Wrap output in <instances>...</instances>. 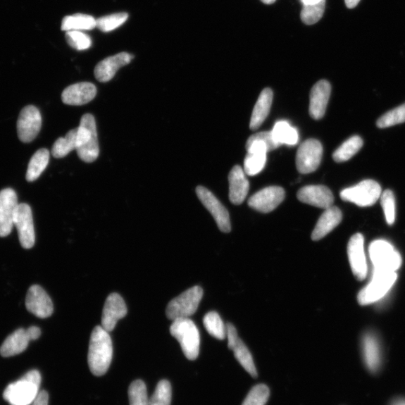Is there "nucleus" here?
Masks as SVG:
<instances>
[{"mask_svg": "<svg viewBox=\"0 0 405 405\" xmlns=\"http://www.w3.org/2000/svg\"><path fill=\"white\" fill-rule=\"evenodd\" d=\"M96 27V20L89 15L75 14L66 16L63 19V31L91 30Z\"/></svg>", "mask_w": 405, "mask_h": 405, "instance_id": "obj_30", "label": "nucleus"}, {"mask_svg": "<svg viewBox=\"0 0 405 405\" xmlns=\"http://www.w3.org/2000/svg\"><path fill=\"white\" fill-rule=\"evenodd\" d=\"M342 213L337 206H330L323 212L311 234V239L318 241L329 235L342 222Z\"/></svg>", "mask_w": 405, "mask_h": 405, "instance_id": "obj_24", "label": "nucleus"}, {"mask_svg": "<svg viewBox=\"0 0 405 405\" xmlns=\"http://www.w3.org/2000/svg\"><path fill=\"white\" fill-rule=\"evenodd\" d=\"M304 6L315 5L320 3L323 0H300Z\"/></svg>", "mask_w": 405, "mask_h": 405, "instance_id": "obj_47", "label": "nucleus"}, {"mask_svg": "<svg viewBox=\"0 0 405 405\" xmlns=\"http://www.w3.org/2000/svg\"><path fill=\"white\" fill-rule=\"evenodd\" d=\"M273 99V92L271 89L266 88L260 94L258 99L253 109L250 129L253 131L260 128L266 118L268 117Z\"/></svg>", "mask_w": 405, "mask_h": 405, "instance_id": "obj_25", "label": "nucleus"}, {"mask_svg": "<svg viewBox=\"0 0 405 405\" xmlns=\"http://www.w3.org/2000/svg\"><path fill=\"white\" fill-rule=\"evenodd\" d=\"M50 159V152L47 149H40L35 154L28 165L26 179L28 182L37 180L47 168Z\"/></svg>", "mask_w": 405, "mask_h": 405, "instance_id": "obj_29", "label": "nucleus"}, {"mask_svg": "<svg viewBox=\"0 0 405 405\" xmlns=\"http://www.w3.org/2000/svg\"><path fill=\"white\" fill-rule=\"evenodd\" d=\"M18 205L17 194L13 189L0 192V237H7L13 230Z\"/></svg>", "mask_w": 405, "mask_h": 405, "instance_id": "obj_13", "label": "nucleus"}, {"mask_svg": "<svg viewBox=\"0 0 405 405\" xmlns=\"http://www.w3.org/2000/svg\"><path fill=\"white\" fill-rule=\"evenodd\" d=\"M27 332L30 341L38 339L41 335V330L37 327H30L27 330Z\"/></svg>", "mask_w": 405, "mask_h": 405, "instance_id": "obj_45", "label": "nucleus"}, {"mask_svg": "<svg viewBox=\"0 0 405 405\" xmlns=\"http://www.w3.org/2000/svg\"><path fill=\"white\" fill-rule=\"evenodd\" d=\"M380 203L383 208L386 221L389 225L394 224L396 220V199L391 190H385L380 196Z\"/></svg>", "mask_w": 405, "mask_h": 405, "instance_id": "obj_41", "label": "nucleus"}, {"mask_svg": "<svg viewBox=\"0 0 405 405\" xmlns=\"http://www.w3.org/2000/svg\"><path fill=\"white\" fill-rule=\"evenodd\" d=\"M272 132H262L254 134L247 140L246 148L248 153H268L280 147Z\"/></svg>", "mask_w": 405, "mask_h": 405, "instance_id": "obj_27", "label": "nucleus"}, {"mask_svg": "<svg viewBox=\"0 0 405 405\" xmlns=\"http://www.w3.org/2000/svg\"><path fill=\"white\" fill-rule=\"evenodd\" d=\"M76 151L79 158L88 163L94 162L99 156L96 123L94 116L90 113L81 118L77 127Z\"/></svg>", "mask_w": 405, "mask_h": 405, "instance_id": "obj_3", "label": "nucleus"}, {"mask_svg": "<svg viewBox=\"0 0 405 405\" xmlns=\"http://www.w3.org/2000/svg\"><path fill=\"white\" fill-rule=\"evenodd\" d=\"M297 196L301 202L322 208L324 210L332 206L334 202L332 192L324 186L305 187L298 191Z\"/></svg>", "mask_w": 405, "mask_h": 405, "instance_id": "obj_22", "label": "nucleus"}, {"mask_svg": "<svg viewBox=\"0 0 405 405\" xmlns=\"http://www.w3.org/2000/svg\"><path fill=\"white\" fill-rule=\"evenodd\" d=\"M270 389L264 385L254 387L242 405H265L270 397Z\"/></svg>", "mask_w": 405, "mask_h": 405, "instance_id": "obj_42", "label": "nucleus"}, {"mask_svg": "<svg viewBox=\"0 0 405 405\" xmlns=\"http://www.w3.org/2000/svg\"><path fill=\"white\" fill-rule=\"evenodd\" d=\"M361 0H345V4L347 7L349 8H355L359 3H360Z\"/></svg>", "mask_w": 405, "mask_h": 405, "instance_id": "obj_46", "label": "nucleus"}, {"mask_svg": "<svg viewBox=\"0 0 405 405\" xmlns=\"http://www.w3.org/2000/svg\"><path fill=\"white\" fill-rule=\"evenodd\" d=\"M134 56L122 52L106 58L99 62L95 68L96 78L101 83L108 82L118 73L119 69L131 63Z\"/></svg>", "mask_w": 405, "mask_h": 405, "instance_id": "obj_20", "label": "nucleus"}, {"mask_svg": "<svg viewBox=\"0 0 405 405\" xmlns=\"http://www.w3.org/2000/svg\"><path fill=\"white\" fill-rule=\"evenodd\" d=\"M348 256L351 270L359 281L367 276V263L364 251V238L361 234L354 235L349 240Z\"/></svg>", "mask_w": 405, "mask_h": 405, "instance_id": "obj_17", "label": "nucleus"}, {"mask_svg": "<svg viewBox=\"0 0 405 405\" xmlns=\"http://www.w3.org/2000/svg\"><path fill=\"white\" fill-rule=\"evenodd\" d=\"M170 332L180 344L185 356L190 361L198 358L200 352V332L195 323L189 318L173 320Z\"/></svg>", "mask_w": 405, "mask_h": 405, "instance_id": "obj_4", "label": "nucleus"}, {"mask_svg": "<svg viewBox=\"0 0 405 405\" xmlns=\"http://www.w3.org/2000/svg\"><path fill=\"white\" fill-rule=\"evenodd\" d=\"M267 153H248L244 161L246 175L256 176L263 170L267 162Z\"/></svg>", "mask_w": 405, "mask_h": 405, "instance_id": "obj_35", "label": "nucleus"}, {"mask_svg": "<svg viewBox=\"0 0 405 405\" xmlns=\"http://www.w3.org/2000/svg\"><path fill=\"white\" fill-rule=\"evenodd\" d=\"M382 189L380 184L373 180H366L352 187L345 189L340 193L344 201L367 207L374 205L380 198Z\"/></svg>", "mask_w": 405, "mask_h": 405, "instance_id": "obj_8", "label": "nucleus"}, {"mask_svg": "<svg viewBox=\"0 0 405 405\" xmlns=\"http://www.w3.org/2000/svg\"><path fill=\"white\" fill-rule=\"evenodd\" d=\"M49 393L44 390L40 391L36 399L32 404V405H49Z\"/></svg>", "mask_w": 405, "mask_h": 405, "instance_id": "obj_44", "label": "nucleus"}, {"mask_svg": "<svg viewBox=\"0 0 405 405\" xmlns=\"http://www.w3.org/2000/svg\"><path fill=\"white\" fill-rule=\"evenodd\" d=\"M26 308L39 318H47L52 316L54 305L52 300L44 289L37 285L30 287L26 297Z\"/></svg>", "mask_w": 405, "mask_h": 405, "instance_id": "obj_16", "label": "nucleus"}, {"mask_svg": "<svg viewBox=\"0 0 405 405\" xmlns=\"http://www.w3.org/2000/svg\"><path fill=\"white\" fill-rule=\"evenodd\" d=\"M272 133L275 141L280 146L283 144L294 146L299 142L297 130L286 121L277 122L275 124Z\"/></svg>", "mask_w": 405, "mask_h": 405, "instance_id": "obj_31", "label": "nucleus"}, {"mask_svg": "<svg viewBox=\"0 0 405 405\" xmlns=\"http://www.w3.org/2000/svg\"><path fill=\"white\" fill-rule=\"evenodd\" d=\"M326 0L315 5L304 6L301 11V20L307 25L316 24L323 15L325 10Z\"/></svg>", "mask_w": 405, "mask_h": 405, "instance_id": "obj_37", "label": "nucleus"}, {"mask_svg": "<svg viewBox=\"0 0 405 405\" xmlns=\"http://www.w3.org/2000/svg\"><path fill=\"white\" fill-rule=\"evenodd\" d=\"M229 180V199L235 205L245 201L249 191V182L246 173L240 166H236L230 170Z\"/></svg>", "mask_w": 405, "mask_h": 405, "instance_id": "obj_23", "label": "nucleus"}, {"mask_svg": "<svg viewBox=\"0 0 405 405\" xmlns=\"http://www.w3.org/2000/svg\"><path fill=\"white\" fill-rule=\"evenodd\" d=\"M129 398L130 405H149L147 387L143 380L132 382L129 389Z\"/></svg>", "mask_w": 405, "mask_h": 405, "instance_id": "obj_40", "label": "nucleus"}, {"mask_svg": "<svg viewBox=\"0 0 405 405\" xmlns=\"http://www.w3.org/2000/svg\"><path fill=\"white\" fill-rule=\"evenodd\" d=\"M261 1L265 4L271 5L274 4L276 1V0H261Z\"/></svg>", "mask_w": 405, "mask_h": 405, "instance_id": "obj_49", "label": "nucleus"}, {"mask_svg": "<svg viewBox=\"0 0 405 405\" xmlns=\"http://www.w3.org/2000/svg\"><path fill=\"white\" fill-rule=\"evenodd\" d=\"M127 315V307L122 297L117 294H110L103 309L101 327L111 332L117 326L118 322Z\"/></svg>", "mask_w": 405, "mask_h": 405, "instance_id": "obj_18", "label": "nucleus"}, {"mask_svg": "<svg viewBox=\"0 0 405 405\" xmlns=\"http://www.w3.org/2000/svg\"><path fill=\"white\" fill-rule=\"evenodd\" d=\"M128 18L129 15L126 13L104 16L96 20V27L104 32H111L122 26Z\"/></svg>", "mask_w": 405, "mask_h": 405, "instance_id": "obj_36", "label": "nucleus"}, {"mask_svg": "<svg viewBox=\"0 0 405 405\" xmlns=\"http://www.w3.org/2000/svg\"><path fill=\"white\" fill-rule=\"evenodd\" d=\"M66 39L71 47L77 51L89 49L92 46V39L88 35L81 31H68Z\"/></svg>", "mask_w": 405, "mask_h": 405, "instance_id": "obj_43", "label": "nucleus"}, {"mask_svg": "<svg viewBox=\"0 0 405 405\" xmlns=\"http://www.w3.org/2000/svg\"><path fill=\"white\" fill-rule=\"evenodd\" d=\"M203 295V289L199 286L188 289L170 301L166 309L167 317L172 321L179 318H189L198 310Z\"/></svg>", "mask_w": 405, "mask_h": 405, "instance_id": "obj_6", "label": "nucleus"}, {"mask_svg": "<svg viewBox=\"0 0 405 405\" xmlns=\"http://www.w3.org/2000/svg\"><path fill=\"white\" fill-rule=\"evenodd\" d=\"M77 134V128L69 131L66 137L57 139L52 148L53 156L61 158L70 154L73 150H76Z\"/></svg>", "mask_w": 405, "mask_h": 405, "instance_id": "obj_33", "label": "nucleus"}, {"mask_svg": "<svg viewBox=\"0 0 405 405\" xmlns=\"http://www.w3.org/2000/svg\"><path fill=\"white\" fill-rule=\"evenodd\" d=\"M331 94V85L326 80H321L312 87L310 94L309 114L318 120L325 115Z\"/></svg>", "mask_w": 405, "mask_h": 405, "instance_id": "obj_19", "label": "nucleus"}, {"mask_svg": "<svg viewBox=\"0 0 405 405\" xmlns=\"http://www.w3.org/2000/svg\"><path fill=\"white\" fill-rule=\"evenodd\" d=\"M369 256L375 270L396 273L401 268L400 254L387 241H374L370 245Z\"/></svg>", "mask_w": 405, "mask_h": 405, "instance_id": "obj_7", "label": "nucleus"}, {"mask_svg": "<svg viewBox=\"0 0 405 405\" xmlns=\"http://www.w3.org/2000/svg\"><path fill=\"white\" fill-rule=\"evenodd\" d=\"M363 146V142L360 136H353L344 142L332 155L335 162H344L351 159Z\"/></svg>", "mask_w": 405, "mask_h": 405, "instance_id": "obj_32", "label": "nucleus"}, {"mask_svg": "<svg viewBox=\"0 0 405 405\" xmlns=\"http://www.w3.org/2000/svg\"><path fill=\"white\" fill-rule=\"evenodd\" d=\"M41 381L40 373L32 370L8 385L4 392V398L10 405H30L39 395Z\"/></svg>", "mask_w": 405, "mask_h": 405, "instance_id": "obj_2", "label": "nucleus"}, {"mask_svg": "<svg viewBox=\"0 0 405 405\" xmlns=\"http://www.w3.org/2000/svg\"><path fill=\"white\" fill-rule=\"evenodd\" d=\"M30 339L27 330L18 329L8 335L0 348V354L4 357L13 356L24 352L28 347Z\"/></svg>", "mask_w": 405, "mask_h": 405, "instance_id": "obj_26", "label": "nucleus"}, {"mask_svg": "<svg viewBox=\"0 0 405 405\" xmlns=\"http://www.w3.org/2000/svg\"><path fill=\"white\" fill-rule=\"evenodd\" d=\"M403 123H405V104L382 116L377 121V126L385 129Z\"/></svg>", "mask_w": 405, "mask_h": 405, "instance_id": "obj_38", "label": "nucleus"}, {"mask_svg": "<svg viewBox=\"0 0 405 405\" xmlns=\"http://www.w3.org/2000/svg\"><path fill=\"white\" fill-rule=\"evenodd\" d=\"M113 358V344L109 332L101 326L92 330L88 351L90 371L96 376L106 374Z\"/></svg>", "mask_w": 405, "mask_h": 405, "instance_id": "obj_1", "label": "nucleus"}, {"mask_svg": "<svg viewBox=\"0 0 405 405\" xmlns=\"http://www.w3.org/2000/svg\"><path fill=\"white\" fill-rule=\"evenodd\" d=\"M204 325L213 337L223 340L227 337V326L216 311H211L204 318Z\"/></svg>", "mask_w": 405, "mask_h": 405, "instance_id": "obj_34", "label": "nucleus"}, {"mask_svg": "<svg viewBox=\"0 0 405 405\" xmlns=\"http://www.w3.org/2000/svg\"><path fill=\"white\" fill-rule=\"evenodd\" d=\"M172 389L170 382L162 380L158 382L154 394L149 399V405H170Z\"/></svg>", "mask_w": 405, "mask_h": 405, "instance_id": "obj_39", "label": "nucleus"}, {"mask_svg": "<svg viewBox=\"0 0 405 405\" xmlns=\"http://www.w3.org/2000/svg\"><path fill=\"white\" fill-rule=\"evenodd\" d=\"M397 280L395 272H388L374 269L370 282L358 294V302L361 306H367L378 302L390 290Z\"/></svg>", "mask_w": 405, "mask_h": 405, "instance_id": "obj_5", "label": "nucleus"}, {"mask_svg": "<svg viewBox=\"0 0 405 405\" xmlns=\"http://www.w3.org/2000/svg\"><path fill=\"white\" fill-rule=\"evenodd\" d=\"M391 405H405V399H396L391 403Z\"/></svg>", "mask_w": 405, "mask_h": 405, "instance_id": "obj_48", "label": "nucleus"}, {"mask_svg": "<svg viewBox=\"0 0 405 405\" xmlns=\"http://www.w3.org/2000/svg\"><path fill=\"white\" fill-rule=\"evenodd\" d=\"M14 225L17 228L21 247L26 249L32 248L36 242V235H35L32 210L28 204H19Z\"/></svg>", "mask_w": 405, "mask_h": 405, "instance_id": "obj_12", "label": "nucleus"}, {"mask_svg": "<svg viewBox=\"0 0 405 405\" xmlns=\"http://www.w3.org/2000/svg\"><path fill=\"white\" fill-rule=\"evenodd\" d=\"M42 128V116L37 107L28 106L20 113L17 131L20 141L30 143L37 137Z\"/></svg>", "mask_w": 405, "mask_h": 405, "instance_id": "obj_10", "label": "nucleus"}, {"mask_svg": "<svg viewBox=\"0 0 405 405\" xmlns=\"http://www.w3.org/2000/svg\"><path fill=\"white\" fill-rule=\"evenodd\" d=\"M226 326L228 349L234 351L237 361L246 369V371L251 377L257 378V369L247 345L239 338L237 331L233 324L228 323Z\"/></svg>", "mask_w": 405, "mask_h": 405, "instance_id": "obj_15", "label": "nucleus"}, {"mask_svg": "<svg viewBox=\"0 0 405 405\" xmlns=\"http://www.w3.org/2000/svg\"><path fill=\"white\" fill-rule=\"evenodd\" d=\"M97 94L96 87L89 82H81L68 87L62 94L66 105L84 106L94 100Z\"/></svg>", "mask_w": 405, "mask_h": 405, "instance_id": "obj_21", "label": "nucleus"}, {"mask_svg": "<svg viewBox=\"0 0 405 405\" xmlns=\"http://www.w3.org/2000/svg\"><path fill=\"white\" fill-rule=\"evenodd\" d=\"M323 146L316 139H309L297 150L296 166L302 175L316 171L320 165Z\"/></svg>", "mask_w": 405, "mask_h": 405, "instance_id": "obj_9", "label": "nucleus"}, {"mask_svg": "<svg viewBox=\"0 0 405 405\" xmlns=\"http://www.w3.org/2000/svg\"><path fill=\"white\" fill-rule=\"evenodd\" d=\"M285 192L280 187H270L254 194L248 204L253 210L262 213L273 211L285 200Z\"/></svg>", "mask_w": 405, "mask_h": 405, "instance_id": "obj_14", "label": "nucleus"}, {"mask_svg": "<svg viewBox=\"0 0 405 405\" xmlns=\"http://www.w3.org/2000/svg\"><path fill=\"white\" fill-rule=\"evenodd\" d=\"M196 193L207 211H209L213 216L220 230L224 233H229L231 230V225L230 216L226 208L210 190L203 187H197Z\"/></svg>", "mask_w": 405, "mask_h": 405, "instance_id": "obj_11", "label": "nucleus"}, {"mask_svg": "<svg viewBox=\"0 0 405 405\" xmlns=\"http://www.w3.org/2000/svg\"><path fill=\"white\" fill-rule=\"evenodd\" d=\"M365 363L370 372L376 373L380 365V351L377 339L372 334L365 335L363 341Z\"/></svg>", "mask_w": 405, "mask_h": 405, "instance_id": "obj_28", "label": "nucleus"}]
</instances>
